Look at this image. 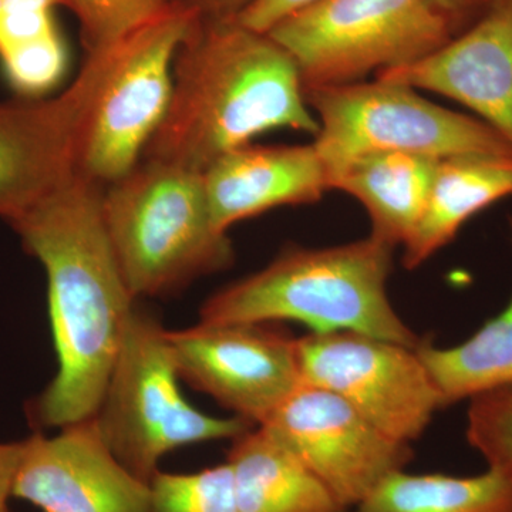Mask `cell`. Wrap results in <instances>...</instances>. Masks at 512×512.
I'll return each mask as SVG.
<instances>
[{"label": "cell", "instance_id": "d4e9b609", "mask_svg": "<svg viewBox=\"0 0 512 512\" xmlns=\"http://www.w3.org/2000/svg\"><path fill=\"white\" fill-rule=\"evenodd\" d=\"M315 2L318 0H255L235 19L247 28L266 33L276 23Z\"/></svg>", "mask_w": 512, "mask_h": 512}, {"label": "cell", "instance_id": "7a4b0ae2", "mask_svg": "<svg viewBox=\"0 0 512 512\" xmlns=\"http://www.w3.org/2000/svg\"><path fill=\"white\" fill-rule=\"evenodd\" d=\"M279 128L319 131L293 57L237 19L197 15L175 55L170 104L141 160L204 173Z\"/></svg>", "mask_w": 512, "mask_h": 512}, {"label": "cell", "instance_id": "ba28073f", "mask_svg": "<svg viewBox=\"0 0 512 512\" xmlns=\"http://www.w3.org/2000/svg\"><path fill=\"white\" fill-rule=\"evenodd\" d=\"M305 97L318 114L313 144L326 170L376 151L437 160L473 153L512 156L511 144L483 120L444 109L404 84L376 79L308 87Z\"/></svg>", "mask_w": 512, "mask_h": 512}, {"label": "cell", "instance_id": "ac0fdd59", "mask_svg": "<svg viewBox=\"0 0 512 512\" xmlns=\"http://www.w3.org/2000/svg\"><path fill=\"white\" fill-rule=\"evenodd\" d=\"M239 512H346L328 487L262 427L232 440Z\"/></svg>", "mask_w": 512, "mask_h": 512}, {"label": "cell", "instance_id": "cb8c5ba5", "mask_svg": "<svg viewBox=\"0 0 512 512\" xmlns=\"http://www.w3.org/2000/svg\"><path fill=\"white\" fill-rule=\"evenodd\" d=\"M467 440L512 483V386L470 400Z\"/></svg>", "mask_w": 512, "mask_h": 512}, {"label": "cell", "instance_id": "8992f818", "mask_svg": "<svg viewBox=\"0 0 512 512\" xmlns=\"http://www.w3.org/2000/svg\"><path fill=\"white\" fill-rule=\"evenodd\" d=\"M197 15L175 2L104 46L106 73L77 146V175L106 188L140 163L170 104L175 55Z\"/></svg>", "mask_w": 512, "mask_h": 512}, {"label": "cell", "instance_id": "603a6c76", "mask_svg": "<svg viewBox=\"0 0 512 512\" xmlns=\"http://www.w3.org/2000/svg\"><path fill=\"white\" fill-rule=\"evenodd\" d=\"M177 0H67L80 23L86 53L116 42Z\"/></svg>", "mask_w": 512, "mask_h": 512}, {"label": "cell", "instance_id": "7402d4cb", "mask_svg": "<svg viewBox=\"0 0 512 512\" xmlns=\"http://www.w3.org/2000/svg\"><path fill=\"white\" fill-rule=\"evenodd\" d=\"M153 512H239L228 463L195 473H164L151 478Z\"/></svg>", "mask_w": 512, "mask_h": 512}, {"label": "cell", "instance_id": "83f0119b", "mask_svg": "<svg viewBox=\"0 0 512 512\" xmlns=\"http://www.w3.org/2000/svg\"><path fill=\"white\" fill-rule=\"evenodd\" d=\"M198 16L208 19H235L255 0H177Z\"/></svg>", "mask_w": 512, "mask_h": 512}, {"label": "cell", "instance_id": "30bf717a", "mask_svg": "<svg viewBox=\"0 0 512 512\" xmlns=\"http://www.w3.org/2000/svg\"><path fill=\"white\" fill-rule=\"evenodd\" d=\"M261 427L346 511L413 458L409 443L384 434L338 394L309 384H299Z\"/></svg>", "mask_w": 512, "mask_h": 512}, {"label": "cell", "instance_id": "44dd1931", "mask_svg": "<svg viewBox=\"0 0 512 512\" xmlns=\"http://www.w3.org/2000/svg\"><path fill=\"white\" fill-rule=\"evenodd\" d=\"M356 512H512V483L494 468L474 477L394 471Z\"/></svg>", "mask_w": 512, "mask_h": 512}, {"label": "cell", "instance_id": "ffe728a7", "mask_svg": "<svg viewBox=\"0 0 512 512\" xmlns=\"http://www.w3.org/2000/svg\"><path fill=\"white\" fill-rule=\"evenodd\" d=\"M417 353L443 407L511 387L512 296L504 311L485 322L466 342L447 349L421 342Z\"/></svg>", "mask_w": 512, "mask_h": 512}, {"label": "cell", "instance_id": "7c38bea8", "mask_svg": "<svg viewBox=\"0 0 512 512\" xmlns=\"http://www.w3.org/2000/svg\"><path fill=\"white\" fill-rule=\"evenodd\" d=\"M167 336L180 379L254 426L301 384L296 339L269 323L200 322Z\"/></svg>", "mask_w": 512, "mask_h": 512}, {"label": "cell", "instance_id": "8fae6325", "mask_svg": "<svg viewBox=\"0 0 512 512\" xmlns=\"http://www.w3.org/2000/svg\"><path fill=\"white\" fill-rule=\"evenodd\" d=\"M106 66V49L94 50L57 96L0 101V218L8 224L76 175L77 146Z\"/></svg>", "mask_w": 512, "mask_h": 512}, {"label": "cell", "instance_id": "5b68a950", "mask_svg": "<svg viewBox=\"0 0 512 512\" xmlns=\"http://www.w3.org/2000/svg\"><path fill=\"white\" fill-rule=\"evenodd\" d=\"M167 329L134 309L94 419L114 456L150 484L171 451L212 440H234L254 424L210 416L181 393Z\"/></svg>", "mask_w": 512, "mask_h": 512}, {"label": "cell", "instance_id": "9c48e42d", "mask_svg": "<svg viewBox=\"0 0 512 512\" xmlns=\"http://www.w3.org/2000/svg\"><path fill=\"white\" fill-rule=\"evenodd\" d=\"M301 383L338 394L384 434L419 439L441 397L417 349L356 332L296 339Z\"/></svg>", "mask_w": 512, "mask_h": 512}, {"label": "cell", "instance_id": "d6986e66", "mask_svg": "<svg viewBox=\"0 0 512 512\" xmlns=\"http://www.w3.org/2000/svg\"><path fill=\"white\" fill-rule=\"evenodd\" d=\"M59 8H67V0H0V66L19 97H46L66 76Z\"/></svg>", "mask_w": 512, "mask_h": 512}, {"label": "cell", "instance_id": "4fadbf2b", "mask_svg": "<svg viewBox=\"0 0 512 512\" xmlns=\"http://www.w3.org/2000/svg\"><path fill=\"white\" fill-rule=\"evenodd\" d=\"M22 443L12 498L43 512H153L150 484L114 456L93 417Z\"/></svg>", "mask_w": 512, "mask_h": 512}, {"label": "cell", "instance_id": "5bb4252c", "mask_svg": "<svg viewBox=\"0 0 512 512\" xmlns=\"http://www.w3.org/2000/svg\"><path fill=\"white\" fill-rule=\"evenodd\" d=\"M376 79L456 100L512 147V0H500L430 55L382 70Z\"/></svg>", "mask_w": 512, "mask_h": 512}, {"label": "cell", "instance_id": "3957f363", "mask_svg": "<svg viewBox=\"0 0 512 512\" xmlns=\"http://www.w3.org/2000/svg\"><path fill=\"white\" fill-rule=\"evenodd\" d=\"M392 245L373 237L328 248L293 247L210 296L204 323L293 320L312 333L356 332L417 349L423 342L387 296Z\"/></svg>", "mask_w": 512, "mask_h": 512}, {"label": "cell", "instance_id": "4316f807", "mask_svg": "<svg viewBox=\"0 0 512 512\" xmlns=\"http://www.w3.org/2000/svg\"><path fill=\"white\" fill-rule=\"evenodd\" d=\"M22 453V443H0V512L9 511L13 478Z\"/></svg>", "mask_w": 512, "mask_h": 512}, {"label": "cell", "instance_id": "6da1fadb", "mask_svg": "<svg viewBox=\"0 0 512 512\" xmlns=\"http://www.w3.org/2000/svg\"><path fill=\"white\" fill-rule=\"evenodd\" d=\"M103 190L76 174L9 222L47 278L57 372L30 402L40 429L97 413L137 306L104 227Z\"/></svg>", "mask_w": 512, "mask_h": 512}, {"label": "cell", "instance_id": "52a82bcc", "mask_svg": "<svg viewBox=\"0 0 512 512\" xmlns=\"http://www.w3.org/2000/svg\"><path fill=\"white\" fill-rule=\"evenodd\" d=\"M266 33L298 64L305 89L362 82L454 37L433 0H318Z\"/></svg>", "mask_w": 512, "mask_h": 512}, {"label": "cell", "instance_id": "484cf974", "mask_svg": "<svg viewBox=\"0 0 512 512\" xmlns=\"http://www.w3.org/2000/svg\"><path fill=\"white\" fill-rule=\"evenodd\" d=\"M498 2L500 0H433V5L447 20L453 35L457 36L483 18Z\"/></svg>", "mask_w": 512, "mask_h": 512}, {"label": "cell", "instance_id": "2e32d148", "mask_svg": "<svg viewBox=\"0 0 512 512\" xmlns=\"http://www.w3.org/2000/svg\"><path fill=\"white\" fill-rule=\"evenodd\" d=\"M439 160L397 151L359 154L328 168L329 190L355 197L372 221L373 237L406 244L419 222Z\"/></svg>", "mask_w": 512, "mask_h": 512}, {"label": "cell", "instance_id": "277c9868", "mask_svg": "<svg viewBox=\"0 0 512 512\" xmlns=\"http://www.w3.org/2000/svg\"><path fill=\"white\" fill-rule=\"evenodd\" d=\"M104 227L134 298H161L234 264L228 232L215 227L204 175L141 160L104 188Z\"/></svg>", "mask_w": 512, "mask_h": 512}, {"label": "cell", "instance_id": "e0dca14e", "mask_svg": "<svg viewBox=\"0 0 512 512\" xmlns=\"http://www.w3.org/2000/svg\"><path fill=\"white\" fill-rule=\"evenodd\" d=\"M512 195V156L458 154L440 158L426 207L404 247L414 269L453 241L468 220Z\"/></svg>", "mask_w": 512, "mask_h": 512}, {"label": "cell", "instance_id": "9a60e30c", "mask_svg": "<svg viewBox=\"0 0 512 512\" xmlns=\"http://www.w3.org/2000/svg\"><path fill=\"white\" fill-rule=\"evenodd\" d=\"M202 175L212 220L222 232L274 208L315 204L329 190L328 170L313 143L248 144L218 158Z\"/></svg>", "mask_w": 512, "mask_h": 512}]
</instances>
